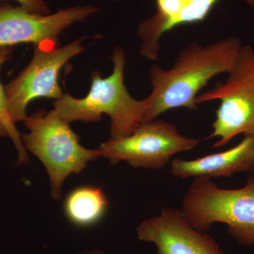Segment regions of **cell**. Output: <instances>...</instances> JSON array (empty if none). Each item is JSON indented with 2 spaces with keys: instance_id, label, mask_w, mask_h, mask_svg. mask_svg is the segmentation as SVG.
Wrapping results in <instances>:
<instances>
[{
  "instance_id": "9",
  "label": "cell",
  "mask_w": 254,
  "mask_h": 254,
  "mask_svg": "<svg viewBox=\"0 0 254 254\" xmlns=\"http://www.w3.org/2000/svg\"><path fill=\"white\" fill-rule=\"evenodd\" d=\"M138 240L153 244L157 254H224L213 237L197 230L181 210L165 208L136 227Z\"/></svg>"
},
{
  "instance_id": "11",
  "label": "cell",
  "mask_w": 254,
  "mask_h": 254,
  "mask_svg": "<svg viewBox=\"0 0 254 254\" xmlns=\"http://www.w3.org/2000/svg\"><path fill=\"white\" fill-rule=\"evenodd\" d=\"M254 163V136H245L230 149L193 160L175 158L171 174L181 179L217 178L252 172Z\"/></svg>"
},
{
  "instance_id": "3",
  "label": "cell",
  "mask_w": 254,
  "mask_h": 254,
  "mask_svg": "<svg viewBox=\"0 0 254 254\" xmlns=\"http://www.w3.org/2000/svg\"><path fill=\"white\" fill-rule=\"evenodd\" d=\"M181 210L197 230L205 232L214 224H225L239 245L254 246L253 175L236 190L220 188L212 179H193L182 200Z\"/></svg>"
},
{
  "instance_id": "13",
  "label": "cell",
  "mask_w": 254,
  "mask_h": 254,
  "mask_svg": "<svg viewBox=\"0 0 254 254\" xmlns=\"http://www.w3.org/2000/svg\"><path fill=\"white\" fill-rule=\"evenodd\" d=\"M12 53L11 47H0V68L9 60ZM0 120L2 122L8 133L9 138L13 141L16 149L17 150L18 158L17 165H24L28 161L27 151L23 146L21 141V136L17 128L15 127V124L11 121L8 111L7 103H6V96H5L4 86L0 83Z\"/></svg>"
},
{
  "instance_id": "5",
  "label": "cell",
  "mask_w": 254,
  "mask_h": 254,
  "mask_svg": "<svg viewBox=\"0 0 254 254\" xmlns=\"http://www.w3.org/2000/svg\"><path fill=\"white\" fill-rule=\"evenodd\" d=\"M226 81L198 94L197 105L219 100L213 131L208 138H218L220 148L240 134L254 136V49L242 46Z\"/></svg>"
},
{
  "instance_id": "12",
  "label": "cell",
  "mask_w": 254,
  "mask_h": 254,
  "mask_svg": "<svg viewBox=\"0 0 254 254\" xmlns=\"http://www.w3.org/2000/svg\"><path fill=\"white\" fill-rule=\"evenodd\" d=\"M109 201L101 187L83 185L71 190L64 201V212L72 225L86 228L104 218Z\"/></svg>"
},
{
  "instance_id": "18",
  "label": "cell",
  "mask_w": 254,
  "mask_h": 254,
  "mask_svg": "<svg viewBox=\"0 0 254 254\" xmlns=\"http://www.w3.org/2000/svg\"><path fill=\"white\" fill-rule=\"evenodd\" d=\"M114 1H116V0H114Z\"/></svg>"
},
{
  "instance_id": "16",
  "label": "cell",
  "mask_w": 254,
  "mask_h": 254,
  "mask_svg": "<svg viewBox=\"0 0 254 254\" xmlns=\"http://www.w3.org/2000/svg\"><path fill=\"white\" fill-rule=\"evenodd\" d=\"M0 137H9L7 129L0 120Z\"/></svg>"
},
{
  "instance_id": "20",
  "label": "cell",
  "mask_w": 254,
  "mask_h": 254,
  "mask_svg": "<svg viewBox=\"0 0 254 254\" xmlns=\"http://www.w3.org/2000/svg\"></svg>"
},
{
  "instance_id": "19",
  "label": "cell",
  "mask_w": 254,
  "mask_h": 254,
  "mask_svg": "<svg viewBox=\"0 0 254 254\" xmlns=\"http://www.w3.org/2000/svg\"></svg>"
},
{
  "instance_id": "10",
  "label": "cell",
  "mask_w": 254,
  "mask_h": 254,
  "mask_svg": "<svg viewBox=\"0 0 254 254\" xmlns=\"http://www.w3.org/2000/svg\"><path fill=\"white\" fill-rule=\"evenodd\" d=\"M220 0H155L153 16L138 25L137 36L141 41V54L157 60L162 37L180 26L203 22ZM254 7V0H243Z\"/></svg>"
},
{
  "instance_id": "6",
  "label": "cell",
  "mask_w": 254,
  "mask_h": 254,
  "mask_svg": "<svg viewBox=\"0 0 254 254\" xmlns=\"http://www.w3.org/2000/svg\"><path fill=\"white\" fill-rule=\"evenodd\" d=\"M199 143L182 135L173 124L161 120L144 122L128 136L110 138L97 148L100 158L115 165L126 162L133 168L160 170L175 155L193 150Z\"/></svg>"
},
{
  "instance_id": "8",
  "label": "cell",
  "mask_w": 254,
  "mask_h": 254,
  "mask_svg": "<svg viewBox=\"0 0 254 254\" xmlns=\"http://www.w3.org/2000/svg\"><path fill=\"white\" fill-rule=\"evenodd\" d=\"M96 10L92 6H76L47 15L21 6L0 4V47L33 43L41 49L58 48V37L64 30L84 21Z\"/></svg>"
},
{
  "instance_id": "7",
  "label": "cell",
  "mask_w": 254,
  "mask_h": 254,
  "mask_svg": "<svg viewBox=\"0 0 254 254\" xmlns=\"http://www.w3.org/2000/svg\"><path fill=\"white\" fill-rule=\"evenodd\" d=\"M81 41L76 40L54 49L34 47V55L29 64L17 77L4 86L8 111L13 123L26 120V108L32 100L61 98L63 94L58 82L60 71L68 60L85 50Z\"/></svg>"
},
{
  "instance_id": "1",
  "label": "cell",
  "mask_w": 254,
  "mask_h": 254,
  "mask_svg": "<svg viewBox=\"0 0 254 254\" xmlns=\"http://www.w3.org/2000/svg\"><path fill=\"white\" fill-rule=\"evenodd\" d=\"M242 46L237 37L206 46L191 43L180 52L169 69L152 66L149 73L152 91L145 98V122L156 120L170 110L196 109L200 90L215 76L230 72Z\"/></svg>"
},
{
  "instance_id": "4",
  "label": "cell",
  "mask_w": 254,
  "mask_h": 254,
  "mask_svg": "<svg viewBox=\"0 0 254 254\" xmlns=\"http://www.w3.org/2000/svg\"><path fill=\"white\" fill-rule=\"evenodd\" d=\"M24 123L29 132L21 136L23 146L43 164L49 178L52 198L60 200L66 179L81 173L90 162L99 158L98 150L81 145L69 123L52 111L28 116Z\"/></svg>"
},
{
  "instance_id": "14",
  "label": "cell",
  "mask_w": 254,
  "mask_h": 254,
  "mask_svg": "<svg viewBox=\"0 0 254 254\" xmlns=\"http://www.w3.org/2000/svg\"><path fill=\"white\" fill-rule=\"evenodd\" d=\"M22 7L31 12L37 14H47L48 7L44 0H16Z\"/></svg>"
},
{
  "instance_id": "15",
  "label": "cell",
  "mask_w": 254,
  "mask_h": 254,
  "mask_svg": "<svg viewBox=\"0 0 254 254\" xmlns=\"http://www.w3.org/2000/svg\"><path fill=\"white\" fill-rule=\"evenodd\" d=\"M73 254H106L103 251L100 250H90L87 251H82L78 253Z\"/></svg>"
},
{
  "instance_id": "2",
  "label": "cell",
  "mask_w": 254,
  "mask_h": 254,
  "mask_svg": "<svg viewBox=\"0 0 254 254\" xmlns=\"http://www.w3.org/2000/svg\"><path fill=\"white\" fill-rule=\"evenodd\" d=\"M113 71L103 78L98 71L91 76V88L85 98H73L66 93L56 100L52 113L68 123H96L103 114L111 120L110 138L128 136L145 122V99H134L125 83V53L120 48L113 52Z\"/></svg>"
},
{
  "instance_id": "17",
  "label": "cell",
  "mask_w": 254,
  "mask_h": 254,
  "mask_svg": "<svg viewBox=\"0 0 254 254\" xmlns=\"http://www.w3.org/2000/svg\"><path fill=\"white\" fill-rule=\"evenodd\" d=\"M252 172H253V173H254V163L253 170H252Z\"/></svg>"
}]
</instances>
